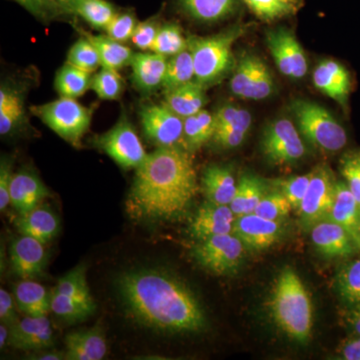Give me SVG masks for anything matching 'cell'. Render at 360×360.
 <instances>
[{"label": "cell", "instance_id": "cell-3", "mask_svg": "<svg viewBox=\"0 0 360 360\" xmlns=\"http://www.w3.org/2000/svg\"><path fill=\"white\" fill-rule=\"evenodd\" d=\"M270 317L290 340L307 342L314 326V307L309 291L291 267L277 276L269 300Z\"/></svg>", "mask_w": 360, "mask_h": 360}, {"label": "cell", "instance_id": "cell-4", "mask_svg": "<svg viewBox=\"0 0 360 360\" xmlns=\"http://www.w3.org/2000/svg\"><path fill=\"white\" fill-rule=\"evenodd\" d=\"M238 28L210 37H191L187 39L193 56L195 82L212 84L231 70L233 63L232 44L241 34Z\"/></svg>", "mask_w": 360, "mask_h": 360}, {"label": "cell", "instance_id": "cell-38", "mask_svg": "<svg viewBox=\"0 0 360 360\" xmlns=\"http://www.w3.org/2000/svg\"><path fill=\"white\" fill-rule=\"evenodd\" d=\"M336 290L349 305L360 303V258L345 265L336 277Z\"/></svg>", "mask_w": 360, "mask_h": 360}, {"label": "cell", "instance_id": "cell-36", "mask_svg": "<svg viewBox=\"0 0 360 360\" xmlns=\"http://www.w3.org/2000/svg\"><path fill=\"white\" fill-rule=\"evenodd\" d=\"M53 290L80 302L96 305L87 283L86 266L84 264L77 265L61 276Z\"/></svg>", "mask_w": 360, "mask_h": 360}, {"label": "cell", "instance_id": "cell-18", "mask_svg": "<svg viewBox=\"0 0 360 360\" xmlns=\"http://www.w3.org/2000/svg\"><path fill=\"white\" fill-rule=\"evenodd\" d=\"M315 250L326 257H347L357 250L354 239L340 224L326 219L311 227Z\"/></svg>", "mask_w": 360, "mask_h": 360}, {"label": "cell", "instance_id": "cell-24", "mask_svg": "<svg viewBox=\"0 0 360 360\" xmlns=\"http://www.w3.org/2000/svg\"><path fill=\"white\" fill-rule=\"evenodd\" d=\"M167 56L151 51V53H135L130 66L132 82L137 89L150 92L162 86L167 71Z\"/></svg>", "mask_w": 360, "mask_h": 360}, {"label": "cell", "instance_id": "cell-59", "mask_svg": "<svg viewBox=\"0 0 360 360\" xmlns=\"http://www.w3.org/2000/svg\"><path fill=\"white\" fill-rule=\"evenodd\" d=\"M356 156H357V158H359V160H360V153H359V155H357Z\"/></svg>", "mask_w": 360, "mask_h": 360}, {"label": "cell", "instance_id": "cell-11", "mask_svg": "<svg viewBox=\"0 0 360 360\" xmlns=\"http://www.w3.org/2000/svg\"><path fill=\"white\" fill-rule=\"evenodd\" d=\"M335 184L328 167L321 165L312 170L309 189L297 210L305 227L311 229L317 222L328 219L335 200Z\"/></svg>", "mask_w": 360, "mask_h": 360}, {"label": "cell", "instance_id": "cell-25", "mask_svg": "<svg viewBox=\"0 0 360 360\" xmlns=\"http://www.w3.org/2000/svg\"><path fill=\"white\" fill-rule=\"evenodd\" d=\"M201 188L206 200L210 202L229 205L233 200L238 184L231 167L210 165L203 172Z\"/></svg>", "mask_w": 360, "mask_h": 360}, {"label": "cell", "instance_id": "cell-39", "mask_svg": "<svg viewBox=\"0 0 360 360\" xmlns=\"http://www.w3.org/2000/svg\"><path fill=\"white\" fill-rule=\"evenodd\" d=\"M188 49V42L184 39L181 30L174 23L160 26L150 51L165 56H174Z\"/></svg>", "mask_w": 360, "mask_h": 360}, {"label": "cell", "instance_id": "cell-10", "mask_svg": "<svg viewBox=\"0 0 360 360\" xmlns=\"http://www.w3.org/2000/svg\"><path fill=\"white\" fill-rule=\"evenodd\" d=\"M262 148L269 162L293 163L305 155V146L295 125L288 118L270 123L262 135Z\"/></svg>", "mask_w": 360, "mask_h": 360}, {"label": "cell", "instance_id": "cell-47", "mask_svg": "<svg viewBox=\"0 0 360 360\" xmlns=\"http://www.w3.org/2000/svg\"><path fill=\"white\" fill-rule=\"evenodd\" d=\"M160 28V23L155 18L139 23L131 37L132 44L141 51H150Z\"/></svg>", "mask_w": 360, "mask_h": 360}, {"label": "cell", "instance_id": "cell-37", "mask_svg": "<svg viewBox=\"0 0 360 360\" xmlns=\"http://www.w3.org/2000/svg\"><path fill=\"white\" fill-rule=\"evenodd\" d=\"M73 13L94 27L105 30L118 13L108 0H78Z\"/></svg>", "mask_w": 360, "mask_h": 360}, {"label": "cell", "instance_id": "cell-34", "mask_svg": "<svg viewBox=\"0 0 360 360\" xmlns=\"http://www.w3.org/2000/svg\"><path fill=\"white\" fill-rule=\"evenodd\" d=\"M195 77L193 56L188 49L175 54L168 60L167 71L162 82V89L169 91L193 82Z\"/></svg>", "mask_w": 360, "mask_h": 360}, {"label": "cell", "instance_id": "cell-27", "mask_svg": "<svg viewBox=\"0 0 360 360\" xmlns=\"http://www.w3.org/2000/svg\"><path fill=\"white\" fill-rule=\"evenodd\" d=\"M205 103V86L198 82H191L165 92V103L182 118L200 112Z\"/></svg>", "mask_w": 360, "mask_h": 360}, {"label": "cell", "instance_id": "cell-22", "mask_svg": "<svg viewBox=\"0 0 360 360\" xmlns=\"http://www.w3.org/2000/svg\"><path fill=\"white\" fill-rule=\"evenodd\" d=\"M316 89L345 105L350 92V75L347 68L331 59L322 60L314 71Z\"/></svg>", "mask_w": 360, "mask_h": 360}, {"label": "cell", "instance_id": "cell-43", "mask_svg": "<svg viewBox=\"0 0 360 360\" xmlns=\"http://www.w3.org/2000/svg\"><path fill=\"white\" fill-rule=\"evenodd\" d=\"M292 206L281 191L267 194L255 208V214L264 219L279 221L290 214Z\"/></svg>", "mask_w": 360, "mask_h": 360}, {"label": "cell", "instance_id": "cell-20", "mask_svg": "<svg viewBox=\"0 0 360 360\" xmlns=\"http://www.w3.org/2000/svg\"><path fill=\"white\" fill-rule=\"evenodd\" d=\"M15 227L21 236H30L44 245L51 243L60 231V219L46 203L42 202L30 212L20 214Z\"/></svg>", "mask_w": 360, "mask_h": 360}, {"label": "cell", "instance_id": "cell-51", "mask_svg": "<svg viewBox=\"0 0 360 360\" xmlns=\"http://www.w3.org/2000/svg\"><path fill=\"white\" fill-rule=\"evenodd\" d=\"M246 134L248 132L234 129V127H221V129H215L212 141H214L220 148H238L245 141Z\"/></svg>", "mask_w": 360, "mask_h": 360}, {"label": "cell", "instance_id": "cell-15", "mask_svg": "<svg viewBox=\"0 0 360 360\" xmlns=\"http://www.w3.org/2000/svg\"><path fill=\"white\" fill-rule=\"evenodd\" d=\"M54 333L47 316L26 315L9 328V347L25 352H39L53 347Z\"/></svg>", "mask_w": 360, "mask_h": 360}, {"label": "cell", "instance_id": "cell-23", "mask_svg": "<svg viewBox=\"0 0 360 360\" xmlns=\"http://www.w3.org/2000/svg\"><path fill=\"white\" fill-rule=\"evenodd\" d=\"M328 219L349 233L360 250V206L345 182H336L335 200Z\"/></svg>", "mask_w": 360, "mask_h": 360}, {"label": "cell", "instance_id": "cell-32", "mask_svg": "<svg viewBox=\"0 0 360 360\" xmlns=\"http://www.w3.org/2000/svg\"><path fill=\"white\" fill-rule=\"evenodd\" d=\"M179 4L194 20L213 22L233 13L236 0H179Z\"/></svg>", "mask_w": 360, "mask_h": 360}, {"label": "cell", "instance_id": "cell-50", "mask_svg": "<svg viewBox=\"0 0 360 360\" xmlns=\"http://www.w3.org/2000/svg\"><path fill=\"white\" fill-rule=\"evenodd\" d=\"M343 177L349 191L360 206V160L356 155L350 156L342 162L341 168Z\"/></svg>", "mask_w": 360, "mask_h": 360}, {"label": "cell", "instance_id": "cell-14", "mask_svg": "<svg viewBox=\"0 0 360 360\" xmlns=\"http://www.w3.org/2000/svg\"><path fill=\"white\" fill-rule=\"evenodd\" d=\"M9 262L13 274L20 279L37 281L44 276L49 253L41 241L20 234L11 243Z\"/></svg>", "mask_w": 360, "mask_h": 360}, {"label": "cell", "instance_id": "cell-54", "mask_svg": "<svg viewBox=\"0 0 360 360\" xmlns=\"http://www.w3.org/2000/svg\"><path fill=\"white\" fill-rule=\"evenodd\" d=\"M28 359L35 360H63L65 359V352L45 349L41 350V352L30 354Z\"/></svg>", "mask_w": 360, "mask_h": 360}, {"label": "cell", "instance_id": "cell-5", "mask_svg": "<svg viewBox=\"0 0 360 360\" xmlns=\"http://www.w3.org/2000/svg\"><path fill=\"white\" fill-rule=\"evenodd\" d=\"M298 130L316 148L336 153L347 143V135L342 125L319 104L296 99L290 105Z\"/></svg>", "mask_w": 360, "mask_h": 360}, {"label": "cell", "instance_id": "cell-44", "mask_svg": "<svg viewBox=\"0 0 360 360\" xmlns=\"http://www.w3.org/2000/svg\"><path fill=\"white\" fill-rule=\"evenodd\" d=\"M214 116L215 129L221 127H234L248 132L251 125V115L248 110L234 105L219 108Z\"/></svg>", "mask_w": 360, "mask_h": 360}, {"label": "cell", "instance_id": "cell-48", "mask_svg": "<svg viewBox=\"0 0 360 360\" xmlns=\"http://www.w3.org/2000/svg\"><path fill=\"white\" fill-rule=\"evenodd\" d=\"M39 20H47L60 11L56 0H14Z\"/></svg>", "mask_w": 360, "mask_h": 360}, {"label": "cell", "instance_id": "cell-17", "mask_svg": "<svg viewBox=\"0 0 360 360\" xmlns=\"http://www.w3.org/2000/svg\"><path fill=\"white\" fill-rule=\"evenodd\" d=\"M236 215L231 206L217 205L206 200L198 208L189 231L193 238L202 241L212 236L232 233Z\"/></svg>", "mask_w": 360, "mask_h": 360}, {"label": "cell", "instance_id": "cell-56", "mask_svg": "<svg viewBox=\"0 0 360 360\" xmlns=\"http://www.w3.org/2000/svg\"><path fill=\"white\" fill-rule=\"evenodd\" d=\"M56 2H58L60 11H65V13H73L78 0H56Z\"/></svg>", "mask_w": 360, "mask_h": 360}, {"label": "cell", "instance_id": "cell-41", "mask_svg": "<svg viewBox=\"0 0 360 360\" xmlns=\"http://www.w3.org/2000/svg\"><path fill=\"white\" fill-rule=\"evenodd\" d=\"M91 89L103 101H116L123 91V80L117 70L103 68L92 77Z\"/></svg>", "mask_w": 360, "mask_h": 360}, {"label": "cell", "instance_id": "cell-12", "mask_svg": "<svg viewBox=\"0 0 360 360\" xmlns=\"http://www.w3.org/2000/svg\"><path fill=\"white\" fill-rule=\"evenodd\" d=\"M231 89L232 94L241 98L262 101L274 92V78L262 59L245 56L239 60L232 75Z\"/></svg>", "mask_w": 360, "mask_h": 360}, {"label": "cell", "instance_id": "cell-2", "mask_svg": "<svg viewBox=\"0 0 360 360\" xmlns=\"http://www.w3.org/2000/svg\"><path fill=\"white\" fill-rule=\"evenodd\" d=\"M198 189L189 151L180 146L158 148L136 168L127 210L135 219L172 221L186 213Z\"/></svg>", "mask_w": 360, "mask_h": 360}, {"label": "cell", "instance_id": "cell-40", "mask_svg": "<svg viewBox=\"0 0 360 360\" xmlns=\"http://www.w3.org/2000/svg\"><path fill=\"white\" fill-rule=\"evenodd\" d=\"M68 63L92 73L101 65V59L96 46L84 37L71 46L68 54Z\"/></svg>", "mask_w": 360, "mask_h": 360}, {"label": "cell", "instance_id": "cell-58", "mask_svg": "<svg viewBox=\"0 0 360 360\" xmlns=\"http://www.w3.org/2000/svg\"><path fill=\"white\" fill-rule=\"evenodd\" d=\"M288 1L291 2V4H297V2L300 1V0H288Z\"/></svg>", "mask_w": 360, "mask_h": 360}, {"label": "cell", "instance_id": "cell-7", "mask_svg": "<svg viewBox=\"0 0 360 360\" xmlns=\"http://www.w3.org/2000/svg\"><path fill=\"white\" fill-rule=\"evenodd\" d=\"M94 146L125 169H136L148 155L125 115L122 116L112 129L96 136Z\"/></svg>", "mask_w": 360, "mask_h": 360}, {"label": "cell", "instance_id": "cell-13", "mask_svg": "<svg viewBox=\"0 0 360 360\" xmlns=\"http://www.w3.org/2000/svg\"><path fill=\"white\" fill-rule=\"evenodd\" d=\"M267 45L274 63L285 77L300 79L307 72V59L295 35L279 28L267 32Z\"/></svg>", "mask_w": 360, "mask_h": 360}, {"label": "cell", "instance_id": "cell-21", "mask_svg": "<svg viewBox=\"0 0 360 360\" xmlns=\"http://www.w3.org/2000/svg\"><path fill=\"white\" fill-rule=\"evenodd\" d=\"M65 341V359L101 360L108 352L105 333L99 326L72 331Z\"/></svg>", "mask_w": 360, "mask_h": 360}, {"label": "cell", "instance_id": "cell-33", "mask_svg": "<svg viewBox=\"0 0 360 360\" xmlns=\"http://www.w3.org/2000/svg\"><path fill=\"white\" fill-rule=\"evenodd\" d=\"M91 73L66 63L56 73L54 87L60 97L77 98L91 89Z\"/></svg>", "mask_w": 360, "mask_h": 360}, {"label": "cell", "instance_id": "cell-9", "mask_svg": "<svg viewBox=\"0 0 360 360\" xmlns=\"http://www.w3.org/2000/svg\"><path fill=\"white\" fill-rule=\"evenodd\" d=\"M141 122L146 137L158 148H184V118L167 103H149L141 108Z\"/></svg>", "mask_w": 360, "mask_h": 360}, {"label": "cell", "instance_id": "cell-53", "mask_svg": "<svg viewBox=\"0 0 360 360\" xmlns=\"http://www.w3.org/2000/svg\"><path fill=\"white\" fill-rule=\"evenodd\" d=\"M341 355L343 359L360 360V335L349 338L343 343Z\"/></svg>", "mask_w": 360, "mask_h": 360}, {"label": "cell", "instance_id": "cell-49", "mask_svg": "<svg viewBox=\"0 0 360 360\" xmlns=\"http://www.w3.org/2000/svg\"><path fill=\"white\" fill-rule=\"evenodd\" d=\"M13 160L2 156L0 161V210L6 212L11 205V186L13 180Z\"/></svg>", "mask_w": 360, "mask_h": 360}, {"label": "cell", "instance_id": "cell-46", "mask_svg": "<svg viewBox=\"0 0 360 360\" xmlns=\"http://www.w3.org/2000/svg\"><path fill=\"white\" fill-rule=\"evenodd\" d=\"M137 25L139 23L136 22L134 13L127 11V13L116 14L115 18L105 30L110 39L124 44L131 39Z\"/></svg>", "mask_w": 360, "mask_h": 360}, {"label": "cell", "instance_id": "cell-6", "mask_svg": "<svg viewBox=\"0 0 360 360\" xmlns=\"http://www.w3.org/2000/svg\"><path fill=\"white\" fill-rule=\"evenodd\" d=\"M32 112L61 139L79 148L82 137L89 131L94 110L77 99L60 97L51 103L32 106Z\"/></svg>", "mask_w": 360, "mask_h": 360}, {"label": "cell", "instance_id": "cell-42", "mask_svg": "<svg viewBox=\"0 0 360 360\" xmlns=\"http://www.w3.org/2000/svg\"><path fill=\"white\" fill-rule=\"evenodd\" d=\"M257 18L274 20L295 13V4L288 0H243Z\"/></svg>", "mask_w": 360, "mask_h": 360}, {"label": "cell", "instance_id": "cell-16", "mask_svg": "<svg viewBox=\"0 0 360 360\" xmlns=\"http://www.w3.org/2000/svg\"><path fill=\"white\" fill-rule=\"evenodd\" d=\"M281 224L255 214L240 215L234 219L232 233L240 239L246 248L264 250L276 245L281 236Z\"/></svg>", "mask_w": 360, "mask_h": 360}, {"label": "cell", "instance_id": "cell-28", "mask_svg": "<svg viewBox=\"0 0 360 360\" xmlns=\"http://www.w3.org/2000/svg\"><path fill=\"white\" fill-rule=\"evenodd\" d=\"M264 196V181L255 175L245 174L238 182V188L229 206L236 217L250 214L255 212L258 203Z\"/></svg>", "mask_w": 360, "mask_h": 360}, {"label": "cell", "instance_id": "cell-31", "mask_svg": "<svg viewBox=\"0 0 360 360\" xmlns=\"http://www.w3.org/2000/svg\"><path fill=\"white\" fill-rule=\"evenodd\" d=\"M184 148L196 150L212 139L215 131L214 116L207 110H200L196 115L184 118Z\"/></svg>", "mask_w": 360, "mask_h": 360}, {"label": "cell", "instance_id": "cell-30", "mask_svg": "<svg viewBox=\"0 0 360 360\" xmlns=\"http://www.w3.org/2000/svg\"><path fill=\"white\" fill-rule=\"evenodd\" d=\"M84 37L96 46L101 56L103 68L120 70L131 65L135 53L122 42L110 39L108 35H91L85 33Z\"/></svg>", "mask_w": 360, "mask_h": 360}, {"label": "cell", "instance_id": "cell-29", "mask_svg": "<svg viewBox=\"0 0 360 360\" xmlns=\"http://www.w3.org/2000/svg\"><path fill=\"white\" fill-rule=\"evenodd\" d=\"M25 120V98L20 90L2 84L0 89V134H11Z\"/></svg>", "mask_w": 360, "mask_h": 360}, {"label": "cell", "instance_id": "cell-8", "mask_svg": "<svg viewBox=\"0 0 360 360\" xmlns=\"http://www.w3.org/2000/svg\"><path fill=\"white\" fill-rule=\"evenodd\" d=\"M245 245L233 233L221 234L201 241L193 250L196 262L215 276H229L243 262Z\"/></svg>", "mask_w": 360, "mask_h": 360}, {"label": "cell", "instance_id": "cell-35", "mask_svg": "<svg viewBox=\"0 0 360 360\" xmlns=\"http://www.w3.org/2000/svg\"><path fill=\"white\" fill-rule=\"evenodd\" d=\"M96 305L89 304L70 296L51 291V310L59 319L68 322L85 321L96 311Z\"/></svg>", "mask_w": 360, "mask_h": 360}, {"label": "cell", "instance_id": "cell-45", "mask_svg": "<svg viewBox=\"0 0 360 360\" xmlns=\"http://www.w3.org/2000/svg\"><path fill=\"white\" fill-rule=\"evenodd\" d=\"M311 172L304 175L290 177L281 182V191L290 201L291 206L297 210L309 189Z\"/></svg>", "mask_w": 360, "mask_h": 360}, {"label": "cell", "instance_id": "cell-57", "mask_svg": "<svg viewBox=\"0 0 360 360\" xmlns=\"http://www.w3.org/2000/svg\"><path fill=\"white\" fill-rule=\"evenodd\" d=\"M9 328L4 323L0 326V347L4 349L6 345H8Z\"/></svg>", "mask_w": 360, "mask_h": 360}, {"label": "cell", "instance_id": "cell-1", "mask_svg": "<svg viewBox=\"0 0 360 360\" xmlns=\"http://www.w3.org/2000/svg\"><path fill=\"white\" fill-rule=\"evenodd\" d=\"M116 286L127 314L141 326L170 335L195 333L205 328V311L195 295L167 270H127Z\"/></svg>", "mask_w": 360, "mask_h": 360}, {"label": "cell", "instance_id": "cell-26", "mask_svg": "<svg viewBox=\"0 0 360 360\" xmlns=\"http://www.w3.org/2000/svg\"><path fill=\"white\" fill-rule=\"evenodd\" d=\"M51 292L34 279H21L14 288L18 309L30 316H47L51 310Z\"/></svg>", "mask_w": 360, "mask_h": 360}, {"label": "cell", "instance_id": "cell-55", "mask_svg": "<svg viewBox=\"0 0 360 360\" xmlns=\"http://www.w3.org/2000/svg\"><path fill=\"white\" fill-rule=\"evenodd\" d=\"M347 316L350 326L354 328L356 335H360V303L352 305V309L350 310Z\"/></svg>", "mask_w": 360, "mask_h": 360}, {"label": "cell", "instance_id": "cell-19", "mask_svg": "<svg viewBox=\"0 0 360 360\" xmlns=\"http://www.w3.org/2000/svg\"><path fill=\"white\" fill-rule=\"evenodd\" d=\"M51 193L39 175L30 169H22L13 174L11 186V205L20 214L30 212Z\"/></svg>", "mask_w": 360, "mask_h": 360}, {"label": "cell", "instance_id": "cell-52", "mask_svg": "<svg viewBox=\"0 0 360 360\" xmlns=\"http://www.w3.org/2000/svg\"><path fill=\"white\" fill-rule=\"evenodd\" d=\"M18 304H16L14 296L9 295L8 291L1 288L0 290V321L9 328L20 321L18 317Z\"/></svg>", "mask_w": 360, "mask_h": 360}]
</instances>
